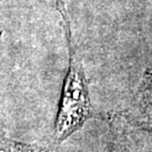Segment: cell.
Returning <instances> with one entry per match:
<instances>
[{"instance_id": "obj_1", "label": "cell", "mask_w": 152, "mask_h": 152, "mask_svg": "<svg viewBox=\"0 0 152 152\" xmlns=\"http://www.w3.org/2000/svg\"><path fill=\"white\" fill-rule=\"evenodd\" d=\"M56 7L62 18V27L64 31L68 45V71L62 83L59 100V107L53 127V148L59 147L72 134L81 130L88 120L97 117L91 105L89 83L82 65L79 52L73 43L70 24L65 14L62 0H56Z\"/></svg>"}, {"instance_id": "obj_2", "label": "cell", "mask_w": 152, "mask_h": 152, "mask_svg": "<svg viewBox=\"0 0 152 152\" xmlns=\"http://www.w3.org/2000/svg\"><path fill=\"white\" fill-rule=\"evenodd\" d=\"M120 115L132 129L152 132V68L144 71L130 105Z\"/></svg>"}, {"instance_id": "obj_3", "label": "cell", "mask_w": 152, "mask_h": 152, "mask_svg": "<svg viewBox=\"0 0 152 152\" xmlns=\"http://www.w3.org/2000/svg\"><path fill=\"white\" fill-rule=\"evenodd\" d=\"M109 132L105 152H142V145L131 133V127L118 114L109 116Z\"/></svg>"}, {"instance_id": "obj_4", "label": "cell", "mask_w": 152, "mask_h": 152, "mask_svg": "<svg viewBox=\"0 0 152 152\" xmlns=\"http://www.w3.org/2000/svg\"><path fill=\"white\" fill-rule=\"evenodd\" d=\"M53 147H43L38 144L24 143L10 140L6 136H1V150L0 152H53Z\"/></svg>"}]
</instances>
